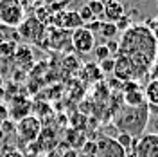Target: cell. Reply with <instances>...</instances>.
Returning a JSON list of instances; mask_svg holds the SVG:
<instances>
[{"instance_id":"cell-1","label":"cell","mask_w":158,"mask_h":157,"mask_svg":"<svg viewBox=\"0 0 158 157\" xmlns=\"http://www.w3.org/2000/svg\"><path fill=\"white\" fill-rule=\"evenodd\" d=\"M117 54L124 56L133 65L138 81L149 76V70L153 67L155 60L158 58V42L155 40L153 33L148 29L146 24H135L124 31L122 38L118 42Z\"/></svg>"},{"instance_id":"cell-2","label":"cell","mask_w":158,"mask_h":157,"mask_svg":"<svg viewBox=\"0 0 158 157\" xmlns=\"http://www.w3.org/2000/svg\"><path fill=\"white\" fill-rule=\"evenodd\" d=\"M149 107L140 105V107H124L118 108L115 118H113V127L117 128V132L128 134L133 139H138L140 136L146 134V128L149 123Z\"/></svg>"},{"instance_id":"cell-3","label":"cell","mask_w":158,"mask_h":157,"mask_svg":"<svg viewBox=\"0 0 158 157\" xmlns=\"http://www.w3.org/2000/svg\"><path fill=\"white\" fill-rule=\"evenodd\" d=\"M18 34L20 40L27 42V43H41L45 45V36H47V25L43 22H40L36 16L25 18L18 25Z\"/></svg>"},{"instance_id":"cell-4","label":"cell","mask_w":158,"mask_h":157,"mask_svg":"<svg viewBox=\"0 0 158 157\" xmlns=\"http://www.w3.org/2000/svg\"><path fill=\"white\" fill-rule=\"evenodd\" d=\"M25 20V7L20 0H0V24L18 29Z\"/></svg>"},{"instance_id":"cell-5","label":"cell","mask_w":158,"mask_h":157,"mask_svg":"<svg viewBox=\"0 0 158 157\" xmlns=\"http://www.w3.org/2000/svg\"><path fill=\"white\" fill-rule=\"evenodd\" d=\"M41 128H43L41 119L31 114V116H25V118H22L20 121H16L15 134H16V137H18L25 146H29L31 143H34V141L38 139Z\"/></svg>"},{"instance_id":"cell-6","label":"cell","mask_w":158,"mask_h":157,"mask_svg":"<svg viewBox=\"0 0 158 157\" xmlns=\"http://www.w3.org/2000/svg\"><path fill=\"white\" fill-rule=\"evenodd\" d=\"M58 145H59V137L56 134V130L45 127V128H41L38 139L29 145V148L32 152V155H40V154H47L50 150L58 148Z\"/></svg>"},{"instance_id":"cell-7","label":"cell","mask_w":158,"mask_h":157,"mask_svg":"<svg viewBox=\"0 0 158 157\" xmlns=\"http://www.w3.org/2000/svg\"><path fill=\"white\" fill-rule=\"evenodd\" d=\"M133 157H158V134L148 132L135 139Z\"/></svg>"},{"instance_id":"cell-8","label":"cell","mask_w":158,"mask_h":157,"mask_svg":"<svg viewBox=\"0 0 158 157\" xmlns=\"http://www.w3.org/2000/svg\"><path fill=\"white\" fill-rule=\"evenodd\" d=\"M72 49L79 52V54H90L92 51L95 49V34L90 29H86L85 25L79 29L72 31Z\"/></svg>"},{"instance_id":"cell-9","label":"cell","mask_w":158,"mask_h":157,"mask_svg":"<svg viewBox=\"0 0 158 157\" xmlns=\"http://www.w3.org/2000/svg\"><path fill=\"white\" fill-rule=\"evenodd\" d=\"M95 154L94 157H128L124 152V148L118 145L115 137H108V136H101L95 141Z\"/></svg>"},{"instance_id":"cell-10","label":"cell","mask_w":158,"mask_h":157,"mask_svg":"<svg viewBox=\"0 0 158 157\" xmlns=\"http://www.w3.org/2000/svg\"><path fill=\"white\" fill-rule=\"evenodd\" d=\"M47 38V45L54 51H70L72 47V33L65 29H59V27H52L50 33L45 36Z\"/></svg>"},{"instance_id":"cell-11","label":"cell","mask_w":158,"mask_h":157,"mask_svg":"<svg viewBox=\"0 0 158 157\" xmlns=\"http://www.w3.org/2000/svg\"><path fill=\"white\" fill-rule=\"evenodd\" d=\"M124 105L126 107L146 105V96H144V90L138 85V81H126L124 83Z\"/></svg>"},{"instance_id":"cell-12","label":"cell","mask_w":158,"mask_h":157,"mask_svg":"<svg viewBox=\"0 0 158 157\" xmlns=\"http://www.w3.org/2000/svg\"><path fill=\"white\" fill-rule=\"evenodd\" d=\"M122 16H126V7H124L122 2H118V0H110L108 4H104V13H102L104 22L117 24Z\"/></svg>"},{"instance_id":"cell-13","label":"cell","mask_w":158,"mask_h":157,"mask_svg":"<svg viewBox=\"0 0 158 157\" xmlns=\"http://www.w3.org/2000/svg\"><path fill=\"white\" fill-rule=\"evenodd\" d=\"M13 58L16 60V63H18L20 67H32V51H31L29 45H18L16 51H15V54H13Z\"/></svg>"},{"instance_id":"cell-14","label":"cell","mask_w":158,"mask_h":157,"mask_svg":"<svg viewBox=\"0 0 158 157\" xmlns=\"http://www.w3.org/2000/svg\"><path fill=\"white\" fill-rule=\"evenodd\" d=\"M31 103L29 101H23V99H16L15 101V107L9 108V118H13L15 121H20L25 116H31Z\"/></svg>"},{"instance_id":"cell-15","label":"cell","mask_w":158,"mask_h":157,"mask_svg":"<svg viewBox=\"0 0 158 157\" xmlns=\"http://www.w3.org/2000/svg\"><path fill=\"white\" fill-rule=\"evenodd\" d=\"M144 96H146V103L149 107L158 108V79H149L144 88Z\"/></svg>"},{"instance_id":"cell-16","label":"cell","mask_w":158,"mask_h":157,"mask_svg":"<svg viewBox=\"0 0 158 157\" xmlns=\"http://www.w3.org/2000/svg\"><path fill=\"white\" fill-rule=\"evenodd\" d=\"M85 141L86 139L83 137V136H79V132L76 128H69L67 130V136H65V143H67V146L69 148H74V150H77L85 145Z\"/></svg>"},{"instance_id":"cell-17","label":"cell","mask_w":158,"mask_h":157,"mask_svg":"<svg viewBox=\"0 0 158 157\" xmlns=\"http://www.w3.org/2000/svg\"><path fill=\"white\" fill-rule=\"evenodd\" d=\"M102 72L99 69V65H95V61H90L83 67V78L85 79H90V81H101L102 79Z\"/></svg>"},{"instance_id":"cell-18","label":"cell","mask_w":158,"mask_h":157,"mask_svg":"<svg viewBox=\"0 0 158 157\" xmlns=\"http://www.w3.org/2000/svg\"><path fill=\"white\" fill-rule=\"evenodd\" d=\"M117 33H118V29H117V25H115V24H110V22L101 20L95 34H99V36H102V38H106V40H111Z\"/></svg>"},{"instance_id":"cell-19","label":"cell","mask_w":158,"mask_h":157,"mask_svg":"<svg viewBox=\"0 0 158 157\" xmlns=\"http://www.w3.org/2000/svg\"><path fill=\"white\" fill-rule=\"evenodd\" d=\"M18 40H20L18 29L7 27V25L0 24V43H4V42H16L18 43Z\"/></svg>"},{"instance_id":"cell-20","label":"cell","mask_w":158,"mask_h":157,"mask_svg":"<svg viewBox=\"0 0 158 157\" xmlns=\"http://www.w3.org/2000/svg\"><path fill=\"white\" fill-rule=\"evenodd\" d=\"M115 141H117L120 146L124 148V152L129 154V152H133V145H135V139L128 136V134H122V132H117V136H115Z\"/></svg>"},{"instance_id":"cell-21","label":"cell","mask_w":158,"mask_h":157,"mask_svg":"<svg viewBox=\"0 0 158 157\" xmlns=\"http://www.w3.org/2000/svg\"><path fill=\"white\" fill-rule=\"evenodd\" d=\"M18 47V43L16 42H4V43H0V56L2 58H9L15 54V51Z\"/></svg>"},{"instance_id":"cell-22","label":"cell","mask_w":158,"mask_h":157,"mask_svg":"<svg viewBox=\"0 0 158 157\" xmlns=\"http://www.w3.org/2000/svg\"><path fill=\"white\" fill-rule=\"evenodd\" d=\"M90 7V11H92V15H94V18L99 20V18H102V13H104V6L99 2V0H92V2H88L86 4Z\"/></svg>"},{"instance_id":"cell-23","label":"cell","mask_w":158,"mask_h":157,"mask_svg":"<svg viewBox=\"0 0 158 157\" xmlns=\"http://www.w3.org/2000/svg\"><path fill=\"white\" fill-rule=\"evenodd\" d=\"M99 69L102 74H113V69H115V58H106L102 61H99Z\"/></svg>"},{"instance_id":"cell-24","label":"cell","mask_w":158,"mask_h":157,"mask_svg":"<svg viewBox=\"0 0 158 157\" xmlns=\"http://www.w3.org/2000/svg\"><path fill=\"white\" fill-rule=\"evenodd\" d=\"M92 52H95V58H97L99 61H102V60H106V58H111L108 47H106L104 43H102V45H95V49L92 51Z\"/></svg>"},{"instance_id":"cell-25","label":"cell","mask_w":158,"mask_h":157,"mask_svg":"<svg viewBox=\"0 0 158 157\" xmlns=\"http://www.w3.org/2000/svg\"><path fill=\"white\" fill-rule=\"evenodd\" d=\"M79 13V16H81V20H83V24L86 25L88 22H92V20H95L94 18V15H92V11H90V7L85 4V6H81V9L77 11Z\"/></svg>"},{"instance_id":"cell-26","label":"cell","mask_w":158,"mask_h":157,"mask_svg":"<svg viewBox=\"0 0 158 157\" xmlns=\"http://www.w3.org/2000/svg\"><path fill=\"white\" fill-rule=\"evenodd\" d=\"M148 29L153 33V36H155V40L158 42V16H155V18H149L148 20Z\"/></svg>"},{"instance_id":"cell-27","label":"cell","mask_w":158,"mask_h":157,"mask_svg":"<svg viewBox=\"0 0 158 157\" xmlns=\"http://www.w3.org/2000/svg\"><path fill=\"white\" fill-rule=\"evenodd\" d=\"M9 118V108H7V105H4V103H0V127L7 121Z\"/></svg>"},{"instance_id":"cell-28","label":"cell","mask_w":158,"mask_h":157,"mask_svg":"<svg viewBox=\"0 0 158 157\" xmlns=\"http://www.w3.org/2000/svg\"><path fill=\"white\" fill-rule=\"evenodd\" d=\"M104 45L108 47L110 54H111V58H115V56H117V52H118V42H113V40H108V42H106Z\"/></svg>"},{"instance_id":"cell-29","label":"cell","mask_w":158,"mask_h":157,"mask_svg":"<svg viewBox=\"0 0 158 157\" xmlns=\"http://www.w3.org/2000/svg\"><path fill=\"white\" fill-rule=\"evenodd\" d=\"M2 157H25V154H23V152H20L18 148L11 146L9 150H6V152L2 154Z\"/></svg>"},{"instance_id":"cell-30","label":"cell","mask_w":158,"mask_h":157,"mask_svg":"<svg viewBox=\"0 0 158 157\" xmlns=\"http://www.w3.org/2000/svg\"><path fill=\"white\" fill-rule=\"evenodd\" d=\"M149 76H151V79H158V58L155 60L153 67H151V70H149Z\"/></svg>"},{"instance_id":"cell-31","label":"cell","mask_w":158,"mask_h":157,"mask_svg":"<svg viewBox=\"0 0 158 157\" xmlns=\"http://www.w3.org/2000/svg\"><path fill=\"white\" fill-rule=\"evenodd\" d=\"M77 154H79L77 150L67 146V150H65V152H61V157H77Z\"/></svg>"},{"instance_id":"cell-32","label":"cell","mask_w":158,"mask_h":157,"mask_svg":"<svg viewBox=\"0 0 158 157\" xmlns=\"http://www.w3.org/2000/svg\"><path fill=\"white\" fill-rule=\"evenodd\" d=\"M20 2H22L23 7H34V6H38V0H20Z\"/></svg>"},{"instance_id":"cell-33","label":"cell","mask_w":158,"mask_h":157,"mask_svg":"<svg viewBox=\"0 0 158 157\" xmlns=\"http://www.w3.org/2000/svg\"><path fill=\"white\" fill-rule=\"evenodd\" d=\"M45 157H61V152H59V148H54V150H50L45 154Z\"/></svg>"},{"instance_id":"cell-34","label":"cell","mask_w":158,"mask_h":157,"mask_svg":"<svg viewBox=\"0 0 158 157\" xmlns=\"http://www.w3.org/2000/svg\"><path fill=\"white\" fill-rule=\"evenodd\" d=\"M2 99H4V88L0 87V103H2Z\"/></svg>"},{"instance_id":"cell-35","label":"cell","mask_w":158,"mask_h":157,"mask_svg":"<svg viewBox=\"0 0 158 157\" xmlns=\"http://www.w3.org/2000/svg\"><path fill=\"white\" fill-rule=\"evenodd\" d=\"M77 157H88V155H86V154H83V152H79V154H77Z\"/></svg>"},{"instance_id":"cell-36","label":"cell","mask_w":158,"mask_h":157,"mask_svg":"<svg viewBox=\"0 0 158 157\" xmlns=\"http://www.w3.org/2000/svg\"><path fill=\"white\" fill-rule=\"evenodd\" d=\"M2 139H4V132H2V130H0V141H2Z\"/></svg>"},{"instance_id":"cell-37","label":"cell","mask_w":158,"mask_h":157,"mask_svg":"<svg viewBox=\"0 0 158 157\" xmlns=\"http://www.w3.org/2000/svg\"><path fill=\"white\" fill-rule=\"evenodd\" d=\"M25 157H40V155H25Z\"/></svg>"},{"instance_id":"cell-38","label":"cell","mask_w":158,"mask_h":157,"mask_svg":"<svg viewBox=\"0 0 158 157\" xmlns=\"http://www.w3.org/2000/svg\"><path fill=\"white\" fill-rule=\"evenodd\" d=\"M0 85H2V78H0Z\"/></svg>"}]
</instances>
